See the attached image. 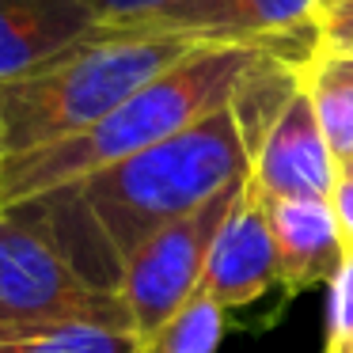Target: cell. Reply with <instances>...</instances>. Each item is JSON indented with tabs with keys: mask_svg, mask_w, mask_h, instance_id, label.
I'll list each match as a JSON object with an SVG mask.
<instances>
[{
	"mask_svg": "<svg viewBox=\"0 0 353 353\" xmlns=\"http://www.w3.org/2000/svg\"><path fill=\"white\" fill-rule=\"evenodd\" d=\"M103 31L107 27L80 0H0V88Z\"/></svg>",
	"mask_w": 353,
	"mask_h": 353,
	"instance_id": "cell-9",
	"label": "cell"
},
{
	"mask_svg": "<svg viewBox=\"0 0 353 353\" xmlns=\"http://www.w3.org/2000/svg\"><path fill=\"white\" fill-rule=\"evenodd\" d=\"M251 156V137L228 103L179 137L27 205L50 224L80 274L114 292L130 254L160 228L243 183Z\"/></svg>",
	"mask_w": 353,
	"mask_h": 353,
	"instance_id": "cell-1",
	"label": "cell"
},
{
	"mask_svg": "<svg viewBox=\"0 0 353 353\" xmlns=\"http://www.w3.org/2000/svg\"><path fill=\"white\" fill-rule=\"evenodd\" d=\"M315 54L353 57V0H327L315 19Z\"/></svg>",
	"mask_w": 353,
	"mask_h": 353,
	"instance_id": "cell-16",
	"label": "cell"
},
{
	"mask_svg": "<svg viewBox=\"0 0 353 353\" xmlns=\"http://www.w3.org/2000/svg\"><path fill=\"white\" fill-rule=\"evenodd\" d=\"M247 183V179H243ZM243 183L228 186L224 194L209 198L201 209L179 216L175 224L160 228L152 239L130 254V262L118 274V296H122L130 323L137 338H152L194 292L201 289V274H205V259L213 247L216 232H221L224 216L232 213Z\"/></svg>",
	"mask_w": 353,
	"mask_h": 353,
	"instance_id": "cell-5",
	"label": "cell"
},
{
	"mask_svg": "<svg viewBox=\"0 0 353 353\" xmlns=\"http://www.w3.org/2000/svg\"><path fill=\"white\" fill-rule=\"evenodd\" d=\"M266 209L285 296L334 281V274L345 262V247L338 236L330 198H285L266 201Z\"/></svg>",
	"mask_w": 353,
	"mask_h": 353,
	"instance_id": "cell-10",
	"label": "cell"
},
{
	"mask_svg": "<svg viewBox=\"0 0 353 353\" xmlns=\"http://www.w3.org/2000/svg\"><path fill=\"white\" fill-rule=\"evenodd\" d=\"M61 319L133 327L122 296L80 274L31 205L0 209V323Z\"/></svg>",
	"mask_w": 353,
	"mask_h": 353,
	"instance_id": "cell-4",
	"label": "cell"
},
{
	"mask_svg": "<svg viewBox=\"0 0 353 353\" xmlns=\"http://www.w3.org/2000/svg\"><path fill=\"white\" fill-rule=\"evenodd\" d=\"M92 8L107 31H145L163 8H171L175 0H80Z\"/></svg>",
	"mask_w": 353,
	"mask_h": 353,
	"instance_id": "cell-15",
	"label": "cell"
},
{
	"mask_svg": "<svg viewBox=\"0 0 353 353\" xmlns=\"http://www.w3.org/2000/svg\"><path fill=\"white\" fill-rule=\"evenodd\" d=\"M304 92L315 107L319 130L334 152L338 168L353 163V57L315 54L300 69Z\"/></svg>",
	"mask_w": 353,
	"mask_h": 353,
	"instance_id": "cell-12",
	"label": "cell"
},
{
	"mask_svg": "<svg viewBox=\"0 0 353 353\" xmlns=\"http://www.w3.org/2000/svg\"><path fill=\"white\" fill-rule=\"evenodd\" d=\"M0 353H145V342L114 323H0Z\"/></svg>",
	"mask_w": 353,
	"mask_h": 353,
	"instance_id": "cell-11",
	"label": "cell"
},
{
	"mask_svg": "<svg viewBox=\"0 0 353 353\" xmlns=\"http://www.w3.org/2000/svg\"><path fill=\"white\" fill-rule=\"evenodd\" d=\"M270 57L277 54L247 46V42L198 46L95 125L65 141H54V145L31 148L23 156H4L0 160V209L27 205L72 183H84L160 141L186 133L190 125L228 107L239 88L251 80V72Z\"/></svg>",
	"mask_w": 353,
	"mask_h": 353,
	"instance_id": "cell-2",
	"label": "cell"
},
{
	"mask_svg": "<svg viewBox=\"0 0 353 353\" xmlns=\"http://www.w3.org/2000/svg\"><path fill=\"white\" fill-rule=\"evenodd\" d=\"M205 42L163 31H103L0 88V160L95 125Z\"/></svg>",
	"mask_w": 353,
	"mask_h": 353,
	"instance_id": "cell-3",
	"label": "cell"
},
{
	"mask_svg": "<svg viewBox=\"0 0 353 353\" xmlns=\"http://www.w3.org/2000/svg\"><path fill=\"white\" fill-rule=\"evenodd\" d=\"M330 209H334L338 221V236H342L345 254H353V163L338 171L334 194H330Z\"/></svg>",
	"mask_w": 353,
	"mask_h": 353,
	"instance_id": "cell-17",
	"label": "cell"
},
{
	"mask_svg": "<svg viewBox=\"0 0 353 353\" xmlns=\"http://www.w3.org/2000/svg\"><path fill=\"white\" fill-rule=\"evenodd\" d=\"M327 0H175L145 31L198 42H247L292 65L315 57V19Z\"/></svg>",
	"mask_w": 353,
	"mask_h": 353,
	"instance_id": "cell-6",
	"label": "cell"
},
{
	"mask_svg": "<svg viewBox=\"0 0 353 353\" xmlns=\"http://www.w3.org/2000/svg\"><path fill=\"white\" fill-rule=\"evenodd\" d=\"M274 285H281L277 270V247L270 228V209L251 186L243 183L232 213L224 216L201 274V292L228 307H247L262 300Z\"/></svg>",
	"mask_w": 353,
	"mask_h": 353,
	"instance_id": "cell-8",
	"label": "cell"
},
{
	"mask_svg": "<svg viewBox=\"0 0 353 353\" xmlns=\"http://www.w3.org/2000/svg\"><path fill=\"white\" fill-rule=\"evenodd\" d=\"M338 160L330 152L327 137L319 130L315 107L300 88L289 95L277 110L274 125L259 141L251 156V175L247 186L262 201H285V198H330L338 183Z\"/></svg>",
	"mask_w": 353,
	"mask_h": 353,
	"instance_id": "cell-7",
	"label": "cell"
},
{
	"mask_svg": "<svg viewBox=\"0 0 353 353\" xmlns=\"http://www.w3.org/2000/svg\"><path fill=\"white\" fill-rule=\"evenodd\" d=\"M327 342L323 353H353V254H345L342 270L327 285Z\"/></svg>",
	"mask_w": 353,
	"mask_h": 353,
	"instance_id": "cell-14",
	"label": "cell"
},
{
	"mask_svg": "<svg viewBox=\"0 0 353 353\" xmlns=\"http://www.w3.org/2000/svg\"><path fill=\"white\" fill-rule=\"evenodd\" d=\"M221 338L224 307L198 289L152 338H145V353H216Z\"/></svg>",
	"mask_w": 353,
	"mask_h": 353,
	"instance_id": "cell-13",
	"label": "cell"
}]
</instances>
